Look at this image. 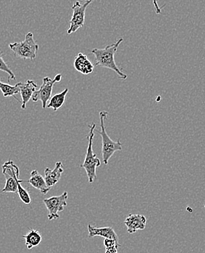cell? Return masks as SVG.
I'll return each instance as SVG.
<instances>
[{"mask_svg": "<svg viewBox=\"0 0 205 253\" xmlns=\"http://www.w3.org/2000/svg\"><path fill=\"white\" fill-rule=\"evenodd\" d=\"M123 41H124V39L122 38H120L115 43L107 45L104 48H94L91 52L95 57V65L112 70L118 75L120 79L126 80L128 76L121 71V70L115 63V53L117 52L118 47Z\"/></svg>", "mask_w": 205, "mask_h": 253, "instance_id": "obj_1", "label": "cell"}, {"mask_svg": "<svg viewBox=\"0 0 205 253\" xmlns=\"http://www.w3.org/2000/svg\"><path fill=\"white\" fill-rule=\"evenodd\" d=\"M2 173L6 179L5 186L1 193H16L18 192V185L23 181L19 179V167L12 161H8L1 166Z\"/></svg>", "mask_w": 205, "mask_h": 253, "instance_id": "obj_5", "label": "cell"}, {"mask_svg": "<svg viewBox=\"0 0 205 253\" xmlns=\"http://www.w3.org/2000/svg\"><path fill=\"white\" fill-rule=\"evenodd\" d=\"M88 231H89V238L101 236V237H104V239H111L118 242V236L111 227L98 228V227H95L94 225L89 224Z\"/></svg>", "mask_w": 205, "mask_h": 253, "instance_id": "obj_12", "label": "cell"}, {"mask_svg": "<svg viewBox=\"0 0 205 253\" xmlns=\"http://www.w3.org/2000/svg\"><path fill=\"white\" fill-rule=\"evenodd\" d=\"M63 172V165L61 162H56L55 167L53 170L49 168H46L44 170V173H45V181L48 187L51 188L54 187L60 181Z\"/></svg>", "mask_w": 205, "mask_h": 253, "instance_id": "obj_11", "label": "cell"}, {"mask_svg": "<svg viewBox=\"0 0 205 253\" xmlns=\"http://www.w3.org/2000/svg\"><path fill=\"white\" fill-rule=\"evenodd\" d=\"M89 133L87 135L88 147L86 150V157L84 162L80 165V168L86 170L89 183H93L94 179L97 178V169L101 166V161L97 157V155L94 153L93 141L94 138V129L96 125L93 124L89 126Z\"/></svg>", "mask_w": 205, "mask_h": 253, "instance_id": "obj_3", "label": "cell"}, {"mask_svg": "<svg viewBox=\"0 0 205 253\" xmlns=\"http://www.w3.org/2000/svg\"><path fill=\"white\" fill-rule=\"evenodd\" d=\"M83 1H85L83 4H81L80 1H75V4L72 5V10L73 13L69 22V29L68 30V35L75 33L80 27H84L86 8L94 0H83Z\"/></svg>", "mask_w": 205, "mask_h": 253, "instance_id": "obj_7", "label": "cell"}, {"mask_svg": "<svg viewBox=\"0 0 205 253\" xmlns=\"http://www.w3.org/2000/svg\"><path fill=\"white\" fill-rule=\"evenodd\" d=\"M17 193L19 194L20 200H21L24 204L29 205V204H31V196H30L29 192L21 185V183H19V185H18Z\"/></svg>", "mask_w": 205, "mask_h": 253, "instance_id": "obj_19", "label": "cell"}, {"mask_svg": "<svg viewBox=\"0 0 205 253\" xmlns=\"http://www.w3.org/2000/svg\"><path fill=\"white\" fill-rule=\"evenodd\" d=\"M62 76L61 74H57L54 79L49 77H45L42 79V84L38 90L33 93L32 100L34 102H37L40 100L42 102V109H46L47 104L51 97L53 88L54 84L57 82L62 81Z\"/></svg>", "mask_w": 205, "mask_h": 253, "instance_id": "obj_6", "label": "cell"}, {"mask_svg": "<svg viewBox=\"0 0 205 253\" xmlns=\"http://www.w3.org/2000/svg\"><path fill=\"white\" fill-rule=\"evenodd\" d=\"M0 90H1L4 97H14V98H16L17 101L20 102L19 99L16 97V94L20 92L19 87L17 84L15 85V86H11L9 84L4 83L0 79Z\"/></svg>", "mask_w": 205, "mask_h": 253, "instance_id": "obj_17", "label": "cell"}, {"mask_svg": "<svg viewBox=\"0 0 205 253\" xmlns=\"http://www.w3.org/2000/svg\"><path fill=\"white\" fill-rule=\"evenodd\" d=\"M23 183H30L33 187L39 190L42 194L46 195L51 190V187H48L45 181V178L39 173L37 170L31 172L30 178L28 181H23Z\"/></svg>", "mask_w": 205, "mask_h": 253, "instance_id": "obj_14", "label": "cell"}, {"mask_svg": "<svg viewBox=\"0 0 205 253\" xmlns=\"http://www.w3.org/2000/svg\"><path fill=\"white\" fill-rule=\"evenodd\" d=\"M17 85L22 97L21 109L25 110L27 103L31 100L33 93L37 89L38 86L37 84L33 80H27L26 82H19Z\"/></svg>", "mask_w": 205, "mask_h": 253, "instance_id": "obj_10", "label": "cell"}, {"mask_svg": "<svg viewBox=\"0 0 205 253\" xmlns=\"http://www.w3.org/2000/svg\"><path fill=\"white\" fill-rule=\"evenodd\" d=\"M129 234H135L137 231H142L146 228L147 219L142 214H130L124 221Z\"/></svg>", "mask_w": 205, "mask_h": 253, "instance_id": "obj_9", "label": "cell"}, {"mask_svg": "<svg viewBox=\"0 0 205 253\" xmlns=\"http://www.w3.org/2000/svg\"><path fill=\"white\" fill-rule=\"evenodd\" d=\"M74 68L77 72L83 75H89L93 73L94 65L86 55L79 53L74 60Z\"/></svg>", "mask_w": 205, "mask_h": 253, "instance_id": "obj_13", "label": "cell"}, {"mask_svg": "<svg viewBox=\"0 0 205 253\" xmlns=\"http://www.w3.org/2000/svg\"><path fill=\"white\" fill-rule=\"evenodd\" d=\"M104 245L106 249L112 248H116L118 249V248H121L119 242H117L116 241L111 239H104Z\"/></svg>", "mask_w": 205, "mask_h": 253, "instance_id": "obj_20", "label": "cell"}, {"mask_svg": "<svg viewBox=\"0 0 205 253\" xmlns=\"http://www.w3.org/2000/svg\"><path fill=\"white\" fill-rule=\"evenodd\" d=\"M69 89L67 88L62 92L56 94L55 95L51 97L46 108L48 109H53L54 111H57L61 107L64 106L66 100V96L68 94Z\"/></svg>", "mask_w": 205, "mask_h": 253, "instance_id": "obj_16", "label": "cell"}, {"mask_svg": "<svg viewBox=\"0 0 205 253\" xmlns=\"http://www.w3.org/2000/svg\"><path fill=\"white\" fill-rule=\"evenodd\" d=\"M68 193L64 192L62 195L52 196L49 199L43 200L44 204L48 211V218L49 220H54L60 218L59 212L63 211L68 205Z\"/></svg>", "mask_w": 205, "mask_h": 253, "instance_id": "obj_8", "label": "cell"}, {"mask_svg": "<svg viewBox=\"0 0 205 253\" xmlns=\"http://www.w3.org/2000/svg\"><path fill=\"white\" fill-rule=\"evenodd\" d=\"M204 207H205V205H204Z\"/></svg>", "mask_w": 205, "mask_h": 253, "instance_id": "obj_23", "label": "cell"}, {"mask_svg": "<svg viewBox=\"0 0 205 253\" xmlns=\"http://www.w3.org/2000/svg\"><path fill=\"white\" fill-rule=\"evenodd\" d=\"M153 5H154V10L156 12V14H161L162 13V9L165 6L162 7H159V4H158V0H153Z\"/></svg>", "mask_w": 205, "mask_h": 253, "instance_id": "obj_21", "label": "cell"}, {"mask_svg": "<svg viewBox=\"0 0 205 253\" xmlns=\"http://www.w3.org/2000/svg\"><path fill=\"white\" fill-rule=\"evenodd\" d=\"M105 253H118V248H107V249H106Z\"/></svg>", "mask_w": 205, "mask_h": 253, "instance_id": "obj_22", "label": "cell"}, {"mask_svg": "<svg viewBox=\"0 0 205 253\" xmlns=\"http://www.w3.org/2000/svg\"><path fill=\"white\" fill-rule=\"evenodd\" d=\"M2 56V51H0V71H3V72L6 73L8 75V79H7L8 82H10L11 80H16V76H15L13 71H11L8 65L4 62Z\"/></svg>", "mask_w": 205, "mask_h": 253, "instance_id": "obj_18", "label": "cell"}, {"mask_svg": "<svg viewBox=\"0 0 205 253\" xmlns=\"http://www.w3.org/2000/svg\"><path fill=\"white\" fill-rule=\"evenodd\" d=\"M108 112L102 111L100 113V127L101 130L98 131V133L102 137V156L104 165L108 164L109 161L115 152L121 151L123 149V144L119 139L117 141H112L110 137L106 132L104 121L107 119Z\"/></svg>", "mask_w": 205, "mask_h": 253, "instance_id": "obj_2", "label": "cell"}, {"mask_svg": "<svg viewBox=\"0 0 205 253\" xmlns=\"http://www.w3.org/2000/svg\"><path fill=\"white\" fill-rule=\"evenodd\" d=\"M29 231H30L28 234L23 236L22 237L25 239V245L27 249L32 250L33 248L40 245L42 242V236L37 230L29 228Z\"/></svg>", "mask_w": 205, "mask_h": 253, "instance_id": "obj_15", "label": "cell"}, {"mask_svg": "<svg viewBox=\"0 0 205 253\" xmlns=\"http://www.w3.org/2000/svg\"><path fill=\"white\" fill-rule=\"evenodd\" d=\"M8 47L17 57L30 60L36 59L39 49V45L34 41V35L32 33L26 35L24 41L10 43Z\"/></svg>", "mask_w": 205, "mask_h": 253, "instance_id": "obj_4", "label": "cell"}]
</instances>
